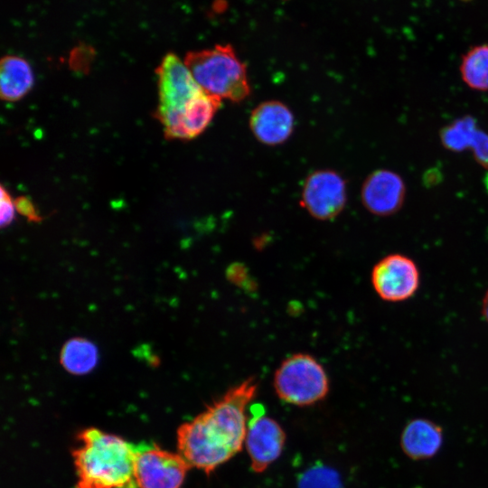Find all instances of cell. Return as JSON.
I'll return each instance as SVG.
<instances>
[{
	"label": "cell",
	"mask_w": 488,
	"mask_h": 488,
	"mask_svg": "<svg viewBox=\"0 0 488 488\" xmlns=\"http://www.w3.org/2000/svg\"><path fill=\"white\" fill-rule=\"evenodd\" d=\"M257 389L255 378L246 379L180 426L178 451L191 467L210 474L242 450L249 423L247 408Z\"/></svg>",
	"instance_id": "cell-1"
},
{
	"label": "cell",
	"mask_w": 488,
	"mask_h": 488,
	"mask_svg": "<svg viewBox=\"0 0 488 488\" xmlns=\"http://www.w3.org/2000/svg\"><path fill=\"white\" fill-rule=\"evenodd\" d=\"M73 450L76 488H134L137 448L97 428L80 433Z\"/></svg>",
	"instance_id": "cell-2"
},
{
	"label": "cell",
	"mask_w": 488,
	"mask_h": 488,
	"mask_svg": "<svg viewBox=\"0 0 488 488\" xmlns=\"http://www.w3.org/2000/svg\"><path fill=\"white\" fill-rule=\"evenodd\" d=\"M183 61L197 84L208 95L236 103L249 96L247 66L230 44L190 52Z\"/></svg>",
	"instance_id": "cell-3"
},
{
	"label": "cell",
	"mask_w": 488,
	"mask_h": 488,
	"mask_svg": "<svg viewBox=\"0 0 488 488\" xmlns=\"http://www.w3.org/2000/svg\"><path fill=\"white\" fill-rule=\"evenodd\" d=\"M158 106L155 117L167 139H176L182 119L194 99L203 92L184 61L168 53L156 69Z\"/></svg>",
	"instance_id": "cell-4"
},
{
	"label": "cell",
	"mask_w": 488,
	"mask_h": 488,
	"mask_svg": "<svg viewBox=\"0 0 488 488\" xmlns=\"http://www.w3.org/2000/svg\"><path fill=\"white\" fill-rule=\"evenodd\" d=\"M274 389L284 402L298 407L314 405L329 392V379L322 364L308 353L286 358L274 374Z\"/></svg>",
	"instance_id": "cell-5"
},
{
	"label": "cell",
	"mask_w": 488,
	"mask_h": 488,
	"mask_svg": "<svg viewBox=\"0 0 488 488\" xmlns=\"http://www.w3.org/2000/svg\"><path fill=\"white\" fill-rule=\"evenodd\" d=\"M371 285L384 301L402 302L412 297L420 285V273L409 257L394 253L380 259L372 267Z\"/></svg>",
	"instance_id": "cell-6"
},
{
	"label": "cell",
	"mask_w": 488,
	"mask_h": 488,
	"mask_svg": "<svg viewBox=\"0 0 488 488\" xmlns=\"http://www.w3.org/2000/svg\"><path fill=\"white\" fill-rule=\"evenodd\" d=\"M346 202V182L337 172L316 170L305 180L300 205L314 219L335 218L343 211Z\"/></svg>",
	"instance_id": "cell-7"
},
{
	"label": "cell",
	"mask_w": 488,
	"mask_h": 488,
	"mask_svg": "<svg viewBox=\"0 0 488 488\" xmlns=\"http://www.w3.org/2000/svg\"><path fill=\"white\" fill-rule=\"evenodd\" d=\"M190 467L179 453L148 446L136 451L135 479L139 488H181Z\"/></svg>",
	"instance_id": "cell-8"
},
{
	"label": "cell",
	"mask_w": 488,
	"mask_h": 488,
	"mask_svg": "<svg viewBox=\"0 0 488 488\" xmlns=\"http://www.w3.org/2000/svg\"><path fill=\"white\" fill-rule=\"evenodd\" d=\"M286 438L285 430L277 420L264 416L260 408L257 414L253 412L244 445L254 473L265 472L280 456Z\"/></svg>",
	"instance_id": "cell-9"
},
{
	"label": "cell",
	"mask_w": 488,
	"mask_h": 488,
	"mask_svg": "<svg viewBox=\"0 0 488 488\" xmlns=\"http://www.w3.org/2000/svg\"><path fill=\"white\" fill-rule=\"evenodd\" d=\"M406 185L397 173L379 169L372 172L363 182L361 198L363 206L377 216H389L402 207Z\"/></svg>",
	"instance_id": "cell-10"
},
{
	"label": "cell",
	"mask_w": 488,
	"mask_h": 488,
	"mask_svg": "<svg viewBox=\"0 0 488 488\" xmlns=\"http://www.w3.org/2000/svg\"><path fill=\"white\" fill-rule=\"evenodd\" d=\"M249 124L257 140L267 145H277L291 136L295 117L285 103L272 99L258 104L251 111Z\"/></svg>",
	"instance_id": "cell-11"
},
{
	"label": "cell",
	"mask_w": 488,
	"mask_h": 488,
	"mask_svg": "<svg viewBox=\"0 0 488 488\" xmlns=\"http://www.w3.org/2000/svg\"><path fill=\"white\" fill-rule=\"evenodd\" d=\"M444 441L442 427L427 418H418L408 422L400 435V447L412 460L434 457Z\"/></svg>",
	"instance_id": "cell-12"
},
{
	"label": "cell",
	"mask_w": 488,
	"mask_h": 488,
	"mask_svg": "<svg viewBox=\"0 0 488 488\" xmlns=\"http://www.w3.org/2000/svg\"><path fill=\"white\" fill-rule=\"evenodd\" d=\"M34 82L29 62L19 56L6 55L1 60L0 94L6 101H17L23 98Z\"/></svg>",
	"instance_id": "cell-13"
},
{
	"label": "cell",
	"mask_w": 488,
	"mask_h": 488,
	"mask_svg": "<svg viewBox=\"0 0 488 488\" xmlns=\"http://www.w3.org/2000/svg\"><path fill=\"white\" fill-rule=\"evenodd\" d=\"M60 361L66 371L74 375L87 374L99 361L97 346L83 337L67 341L61 348Z\"/></svg>",
	"instance_id": "cell-14"
},
{
	"label": "cell",
	"mask_w": 488,
	"mask_h": 488,
	"mask_svg": "<svg viewBox=\"0 0 488 488\" xmlns=\"http://www.w3.org/2000/svg\"><path fill=\"white\" fill-rule=\"evenodd\" d=\"M460 74L470 89L488 91V44L474 46L464 54Z\"/></svg>",
	"instance_id": "cell-15"
},
{
	"label": "cell",
	"mask_w": 488,
	"mask_h": 488,
	"mask_svg": "<svg viewBox=\"0 0 488 488\" xmlns=\"http://www.w3.org/2000/svg\"><path fill=\"white\" fill-rule=\"evenodd\" d=\"M477 128L475 121L469 117L457 119L442 129L441 142L446 149L463 151L469 147Z\"/></svg>",
	"instance_id": "cell-16"
},
{
	"label": "cell",
	"mask_w": 488,
	"mask_h": 488,
	"mask_svg": "<svg viewBox=\"0 0 488 488\" xmlns=\"http://www.w3.org/2000/svg\"><path fill=\"white\" fill-rule=\"evenodd\" d=\"M297 488H342L336 471L325 465H314L300 476Z\"/></svg>",
	"instance_id": "cell-17"
},
{
	"label": "cell",
	"mask_w": 488,
	"mask_h": 488,
	"mask_svg": "<svg viewBox=\"0 0 488 488\" xmlns=\"http://www.w3.org/2000/svg\"><path fill=\"white\" fill-rule=\"evenodd\" d=\"M469 149H472L477 163L488 169V134L478 128L469 145Z\"/></svg>",
	"instance_id": "cell-18"
},
{
	"label": "cell",
	"mask_w": 488,
	"mask_h": 488,
	"mask_svg": "<svg viewBox=\"0 0 488 488\" xmlns=\"http://www.w3.org/2000/svg\"><path fill=\"white\" fill-rule=\"evenodd\" d=\"M14 200L10 196L9 192L2 186L1 187V227L8 226L14 218L15 212Z\"/></svg>",
	"instance_id": "cell-19"
},
{
	"label": "cell",
	"mask_w": 488,
	"mask_h": 488,
	"mask_svg": "<svg viewBox=\"0 0 488 488\" xmlns=\"http://www.w3.org/2000/svg\"><path fill=\"white\" fill-rule=\"evenodd\" d=\"M16 210L25 216L29 221H40L42 220L39 213L36 211L34 205L32 202L25 197H19L14 200Z\"/></svg>",
	"instance_id": "cell-20"
},
{
	"label": "cell",
	"mask_w": 488,
	"mask_h": 488,
	"mask_svg": "<svg viewBox=\"0 0 488 488\" xmlns=\"http://www.w3.org/2000/svg\"><path fill=\"white\" fill-rule=\"evenodd\" d=\"M481 312H482V315L483 316V319L485 320V322L488 323V289L486 290L482 300Z\"/></svg>",
	"instance_id": "cell-21"
}]
</instances>
